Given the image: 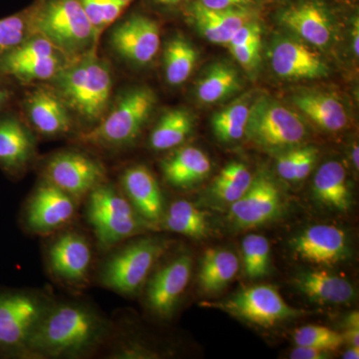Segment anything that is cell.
I'll list each match as a JSON object with an SVG mask.
<instances>
[{
    "mask_svg": "<svg viewBox=\"0 0 359 359\" xmlns=\"http://www.w3.org/2000/svg\"><path fill=\"white\" fill-rule=\"evenodd\" d=\"M108 334L109 323L95 309L78 302H51L30 340V358H81Z\"/></svg>",
    "mask_w": 359,
    "mask_h": 359,
    "instance_id": "1",
    "label": "cell"
},
{
    "mask_svg": "<svg viewBox=\"0 0 359 359\" xmlns=\"http://www.w3.org/2000/svg\"><path fill=\"white\" fill-rule=\"evenodd\" d=\"M50 82L72 117L88 130L101 121L109 108L113 73L109 63L95 51L71 61Z\"/></svg>",
    "mask_w": 359,
    "mask_h": 359,
    "instance_id": "2",
    "label": "cell"
},
{
    "mask_svg": "<svg viewBox=\"0 0 359 359\" xmlns=\"http://www.w3.org/2000/svg\"><path fill=\"white\" fill-rule=\"evenodd\" d=\"M33 29L71 61L95 51L98 35L79 0H35Z\"/></svg>",
    "mask_w": 359,
    "mask_h": 359,
    "instance_id": "3",
    "label": "cell"
},
{
    "mask_svg": "<svg viewBox=\"0 0 359 359\" xmlns=\"http://www.w3.org/2000/svg\"><path fill=\"white\" fill-rule=\"evenodd\" d=\"M156 104L157 96L149 87L126 89L111 102L101 121L84 132L79 140L109 150L131 145L150 120Z\"/></svg>",
    "mask_w": 359,
    "mask_h": 359,
    "instance_id": "4",
    "label": "cell"
},
{
    "mask_svg": "<svg viewBox=\"0 0 359 359\" xmlns=\"http://www.w3.org/2000/svg\"><path fill=\"white\" fill-rule=\"evenodd\" d=\"M86 215L103 249H110L151 229L135 211L126 196L109 184H101L87 196Z\"/></svg>",
    "mask_w": 359,
    "mask_h": 359,
    "instance_id": "5",
    "label": "cell"
},
{
    "mask_svg": "<svg viewBox=\"0 0 359 359\" xmlns=\"http://www.w3.org/2000/svg\"><path fill=\"white\" fill-rule=\"evenodd\" d=\"M50 304L27 290H0V358H30V340Z\"/></svg>",
    "mask_w": 359,
    "mask_h": 359,
    "instance_id": "6",
    "label": "cell"
},
{
    "mask_svg": "<svg viewBox=\"0 0 359 359\" xmlns=\"http://www.w3.org/2000/svg\"><path fill=\"white\" fill-rule=\"evenodd\" d=\"M167 242L146 238L124 245L103 264L99 280L104 287L131 295L142 289L148 276L166 250Z\"/></svg>",
    "mask_w": 359,
    "mask_h": 359,
    "instance_id": "7",
    "label": "cell"
},
{
    "mask_svg": "<svg viewBox=\"0 0 359 359\" xmlns=\"http://www.w3.org/2000/svg\"><path fill=\"white\" fill-rule=\"evenodd\" d=\"M245 135L266 150L287 151L304 141L306 127L294 111L261 98L250 106Z\"/></svg>",
    "mask_w": 359,
    "mask_h": 359,
    "instance_id": "8",
    "label": "cell"
},
{
    "mask_svg": "<svg viewBox=\"0 0 359 359\" xmlns=\"http://www.w3.org/2000/svg\"><path fill=\"white\" fill-rule=\"evenodd\" d=\"M71 62L57 47L35 33L0 57V73L18 83L51 81Z\"/></svg>",
    "mask_w": 359,
    "mask_h": 359,
    "instance_id": "9",
    "label": "cell"
},
{
    "mask_svg": "<svg viewBox=\"0 0 359 359\" xmlns=\"http://www.w3.org/2000/svg\"><path fill=\"white\" fill-rule=\"evenodd\" d=\"M43 175L45 181L77 201L105 183L106 179L105 168L98 160L77 151H63L51 156L45 163Z\"/></svg>",
    "mask_w": 359,
    "mask_h": 359,
    "instance_id": "10",
    "label": "cell"
},
{
    "mask_svg": "<svg viewBox=\"0 0 359 359\" xmlns=\"http://www.w3.org/2000/svg\"><path fill=\"white\" fill-rule=\"evenodd\" d=\"M109 44L116 55L130 65H148L159 52V23L145 14H130L113 25Z\"/></svg>",
    "mask_w": 359,
    "mask_h": 359,
    "instance_id": "11",
    "label": "cell"
},
{
    "mask_svg": "<svg viewBox=\"0 0 359 359\" xmlns=\"http://www.w3.org/2000/svg\"><path fill=\"white\" fill-rule=\"evenodd\" d=\"M221 309L264 327H273L280 321L299 318L302 314V311L287 304L271 285H254L241 290L223 302Z\"/></svg>",
    "mask_w": 359,
    "mask_h": 359,
    "instance_id": "12",
    "label": "cell"
},
{
    "mask_svg": "<svg viewBox=\"0 0 359 359\" xmlns=\"http://www.w3.org/2000/svg\"><path fill=\"white\" fill-rule=\"evenodd\" d=\"M76 211L75 198L44 180L26 203L23 219L32 233L49 235L69 223Z\"/></svg>",
    "mask_w": 359,
    "mask_h": 359,
    "instance_id": "13",
    "label": "cell"
},
{
    "mask_svg": "<svg viewBox=\"0 0 359 359\" xmlns=\"http://www.w3.org/2000/svg\"><path fill=\"white\" fill-rule=\"evenodd\" d=\"M52 275L70 285H82L88 280L93 250L82 233L67 231L52 241L47 250Z\"/></svg>",
    "mask_w": 359,
    "mask_h": 359,
    "instance_id": "14",
    "label": "cell"
},
{
    "mask_svg": "<svg viewBox=\"0 0 359 359\" xmlns=\"http://www.w3.org/2000/svg\"><path fill=\"white\" fill-rule=\"evenodd\" d=\"M192 259L188 255L175 257L158 269L149 280L145 299L148 309L161 318H170L188 287Z\"/></svg>",
    "mask_w": 359,
    "mask_h": 359,
    "instance_id": "15",
    "label": "cell"
},
{
    "mask_svg": "<svg viewBox=\"0 0 359 359\" xmlns=\"http://www.w3.org/2000/svg\"><path fill=\"white\" fill-rule=\"evenodd\" d=\"M21 105L30 126L42 136H65L72 129L70 111L50 86H39L28 92Z\"/></svg>",
    "mask_w": 359,
    "mask_h": 359,
    "instance_id": "16",
    "label": "cell"
},
{
    "mask_svg": "<svg viewBox=\"0 0 359 359\" xmlns=\"http://www.w3.org/2000/svg\"><path fill=\"white\" fill-rule=\"evenodd\" d=\"M35 153L32 131L11 109L0 113V169L13 178L21 176Z\"/></svg>",
    "mask_w": 359,
    "mask_h": 359,
    "instance_id": "17",
    "label": "cell"
},
{
    "mask_svg": "<svg viewBox=\"0 0 359 359\" xmlns=\"http://www.w3.org/2000/svg\"><path fill=\"white\" fill-rule=\"evenodd\" d=\"M282 210L280 194L268 177L252 180L245 195L231 205L230 218L242 229L254 228L276 218Z\"/></svg>",
    "mask_w": 359,
    "mask_h": 359,
    "instance_id": "18",
    "label": "cell"
},
{
    "mask_svg": "<svg viewBox=\"0 0 359 359\" xmlns=\"http://www.w3.org/2000/svg\"><path fill=\"white\" fill-rule=\"evenodd\" d=\"M124 195L144 221L155 228L164 219V200L154 175L143 165L125 170L121 178Z\"/></svg>",
    "mask_w": 359,
    "mask_h": 359,
    "instance_id": "19",
    "label": "cell"
},
{
    "mask_svg": "<svg viewBox=\"0 0 359 359\" xmlns=\"http://www.w3.org/2000/svg\"><path fill=\"white\" fill-rule=\"evenodd\" d=\"M271 67L287 79H313L327 76L328 67L318 52L292 39H283L271 49Z\"/></svg>",
    "mask_w": 359,
    "mask_h": 359,
    "instance_id": "20",
    "label": "cell"
},
{
    "mask_svg": "<svg viewBox=\"0 0 359 359\" xmlns=\"http://www.w3.org/2000/svg\"><path fill=\"white\" fill-rule=\"evenodd\" d=\"M294 249L309 263L332 266L346 257V233L330 224H316L295 238Z\"/></svg>",
    "mask_w": 359,
    "mask_h": 359,
    "instance_id": "21",
    "label": "cell"
},
{
    "mask_svg": "<svg viewBox=\"0 0 359 359\" xmlns=\"http://www.w3.org/2000/svg\"><path fill=\"white\" fill-rule=\"evenodd\" d=\"M192 18L201 34L215 44H229L241 26L254 20L249 8L215 11L195 2L191 8Z\"/></svg>",
    "mask_w": 359,
    "mask_h": 359,
    "instance_id": "22",
    "label": "cell"
},
{
    "mask_svg": "<svg viewBox=\"0 0 359 359\" xmlns=\"http://www.w3.org/2000/svg\"><path fill=\"white\" fill-rule=\"evenodd\" d=\"M280 20L304 41L314 46L325 47L332 39V27L327 14L314 2L289 7L283 11Z\"/></svg>",
    "mask_w": 359,
    "mask_h": 359,
    "instance_id": "23",
    "label": "cell"
},
{
    "mask_svg": "<svg viewBox=\"0 0 359 359\" xmlns=\"http://www.w3.org/2000/svg\"><path fill=\"white\" fill-rule=\"evenodd\" d=\"M162 171L170 185L190 188L210 174L211 161L200 149L182 148L163 161Z\"/></svg>",
    "mask_w": 359,
    "mask_h": 359,
    "instance_id": "24",
    "label": "cell"
},
{
    "mask_svg": "<svg viewBox=\"0 0 359 359\" xmlns=\"http://www.w3.org/2000/svg\"><path fill=\"white\" fill-rule=\"evenodd\" d=\"M295 285L302 294L321 304H342L353 301V285L339 276L325 271H311L301 273Z\"/></svg>",
    "mask_w": 359,
    "mask_h": 359,
    "instance_id": "25",
    "label": "cell"
},
{
    "mask_svg": "<svg viewBox=\"0 0 359 359\" xmlns=\"http://www.w3.org/2000/svg\"><path fill=\"white\" fill-rule=\"evenodd\" d=\"M292 100L294 105L321 129L337 132L348 123L344 105L330 94L311 92L294 96Z\"/></svg>",
    "mask_w": 359,
    "mask_h": 359,
    "instance_id": "26",
    "label": "cell"
},
{
    "mask_svg": "<svg viewBox=\"0 0 359 359\" xmlns=\"http://www.w3.org/2000/svg\"><path fill=\"white\" fill-rule=\"evenodd\" d=\"M313 192L316 199L332 209L346 212L351 207L346 172L337 161H330L318 170L313 179Z\"/></svg>",
    "mask_w": 359,
    "mask_h": 359,
    "instance_id": "27",
    "label": "cell"
},
{
    "mask_svg": "<svg viewBox=\"0 0 359 359\" xmlns=\"http://www.w3.org/2000/svg\"><path fill=\"white\" fill-rule=\"evenodd\" d=\"M240 263L238 257L226 249H210L201 263L199 283L207 294H218L237 275Z\"/></svg>",
    "mask_w": 359,
    "mask_h": 359,
    "instance_id": "28",
    "label": "cell"
},
{
    "mask_svg": "<svg viewBox=\"0 0 359 359\" xmlns=\"http://www.w3.org/2000/svg\"><path fill=\"white\" fill-rule=\"evenodd\" d=\"M193 130V118L189 111L177 108L168 110L150 135L149 143L155 151H166L178 147Z\"/></svg>",
    "mask_w": 359,
    "mask_h": 359,
    "instance_id": "29",
    "label": "cell"
},
{
    "mask_svg": "<svg viewBox=\"0 0 359 359\" xmlns=\"http://www.w3.org/2000/svg\"><path fill=\"white\" fill-rule=\"evenodd\" d=\"M240 74L228 63H216L209 68L197 85V97L203 103L223 101L242 87Z\"/></svg>",
    "mask_w": 359,
    "mask_h": 359,
    "instance_id": "30",
    "label": "cell"
},
{
    "mask_svg": "<svg viewBox=\"0 0 359 359\" xmlns=\"http://www.w3.org/2000/svg\"><path fill=\"white\" fill-rule=\"evenodd\" d=\"M198 53L190 42L177 35L168 41L164 51L165 77L172 86L183 84L192 74Z\"/></svg>",
    "mask_w": 359,
    "mask_h": 359,
    "instance_id": "31",
    "label": "cell"
},
{
    "mask_svg": "<svg viewBox=\"0 0 359 359\" xmlns=\"http://www.w3.org/2000/svg\"><path fill=\"white\" fill-rule=\"evenodd\" d=\"M163 222L168 230L196 240L207 237L209 233L205 212L185 200L176 201L170 205Z\"/></svg>",
    "mask_w": 359,
    "mask_h": 359,
    "instance_id": "32",
    "label": "cell"
},
{
    "mask_svg": "<svg viewBox=\"0 0 359 359\" xmlns=\"http://www.w3.org/2000/svg\"><path fill=\"white\" fill-rule=\"evenodd\" d=\"M252 175L242 163L231 162L222 170L212 186V195L228 204L240 200L252 183Z\"/></svg>",
    "mask_w": 359,
    "mask_h": 359,
    "instance_id": "33",
    "label": "cell"
},
{
    "mask_svg": "<svg viewBox=\"0 0 359 359\" xmlns=\"http://www.w3.org/2000/svg\"><path fill=\"white\" fill-rule=\"evenodd\" d=\"M250 105L241 100L231 104L212 117V131L219 141L231 143L242 139L250 115Z\"/></svg>",
    "mask_w": 359,
    "mask_h": 359,
    "instance_id": "34",
    "label": "cell"
},
{
    "mask_svg": "<svg viewBox=\"0 0 359 359\" xmlns=\"http://www.w3.org/2000/svg\"><path fill=\"white\" fill-rule=\"evenodd\" d=\"M35 34L33 29V4L20 13L0 18V57Z\"/></svg>",
    "mask_w": 359,
    "mask_h": 359,
    "instance_id": "35",
    "label": "cell"
},
{
    "mask_svg": "<svg viewBox=\"0 0 359 359\" xmlns=\"http://www.w3.org/2000/svg\"><path fill=\"white\" fill-rule=\"evenodd\" d=\"M135 0H79L97 35L120 20Z\"/></svg>",
    "mask_w": 359,
    "mask_h": 359,
    "instance_id": "36",
    "label": "cell"
},
{
    "mask_svg": "<svg viewBox=\"0 0 359 359\" xmlns=\"http://www.w3.org/2000/svg\"><path fill=\"white\" fill-rule=\"evenodd\" d=\"M245 275L250 280H257L268 275L271 266V247L268 238L252 233L247 236L242 244Z\"/></svg>",
    "mask_w": 359,
    "mask_h": 359,
    "instance_id": "37",
    "label": "cell"
},
{
    "mask_svg": "<svg viewBox=\"0 0 359 359\" xmlns=\"http://www.w3.org/2000/svg\"><path fill=\"white\" fill-rule=\"evenodd\" d=\"M294 339L297 346L316 347L327 351H337L344 344L342 334L320 325L297 328Z\"/></svg>",
    "mask_w": 359,
    "mask_h": 359,
    "instance_id": "38",
    "label": "cell"
},
{
    "mask_svg": "<svg viewBox=\"0 0 359 359\" xmlns=\"http://www.w3.org/2000/svg\"><path fill=\"white\" fill-rule=\"evenodd\" d=\"M231 54L243 67L252 70L259 61L261 39L254 40L249 43L230 46Z\"/></svg>",
    "mask_w": 359,
    "mask_h": 359,
    "instance_id": "39",
    "label": "cell"
},
{
    "mask_svg": "<svg viewBox=\"0 0 359 359\" xmlns=\"http://www.w3.org/2000/svg\"><path fill=\"white\" fill-rule=\"evenodd\" d=\"M318 158V151L313 147L299 149V155L295 166L294 182L306 179L313 170L314 163Z\"/></svg>",
    "mask_w": 359,
    "mask_h": 359,
    "instance_id": "40",
    "label": "cell"
},
{
    "mask_svg": "<svg viewBox=\"0 0 359 359\" xmlns=\"http://www.w3.org/2000/svg\"><path fill=\"white\" fill-rule=\"evenodd\" d=\"M261 25L255 20H250L238 28L228 45L229 46H238V45L247 44L254 40L261 39Z\"/></svg>",
    "mask_w": 359,
    "mask_h": 359,
    "instance_id": "41",
    "label": "cell"
},
{
    "mask_svg": "<svg viewBox=\"0 0 359 359\" xmlns=\"http://www.w3.org/2000/svg\"><path fill=\"white\" fill-rule=\"evenodd\" d=\"M299 149L292 148L285 151L278 160V173L283 179L294 182L295 166L299 155Z\"/></svg>",
    "mask_w": 359,
    "mask_h": 359,
    "instance_id": "42",
    "label": "cell"
},
{
    "mask_svg": "<svg viewBox=\"0 0 359 359\" xmlns=\"http://www.w3.org/2000/svg\"><path fill=\"white\" fill-rule=\"evenodd\" d=\"M15 97L14 82L0 73V113L11 109Z\"/></svg>",
    "mask_w": 359,
    "mask_h": 359,
    "instance_id": "43",
    "label": "cell"
},
{
    "mask_svg": "<svg viewBox=\"0 0 359 359\" xmlns=\"http://www.w3.org/2000/svg\"><path fill=\"white\" fill-rule=\"evenodd\" d=\"M199 4L215 11L224 9L249 8L254 4L252 0H199Z\"/></svg>",
    "mask_w": 359,
    "mask_h": 359,
    "instance_id": "44",
    "label": "cell"
},
{
    "mask_svg": "<svg viewBox=\"0 0 359 359\" xmlns=\"http://www.w3.org/2000/svg\"><path fill=\"white\" fill-rule=\"evenodd\" d=\"M330 355V351L316 347L297 346L290 353V358L292 359H325Z\"/></svg>",
    "mask_w": 359,
    "mask_h": 359,
    "instance_id": "45",
    "label": "cell"
},
{
    "mask_svg": "<svg viewBox=\"0 0 359 359\" xmlns=\"http://www.w3.org/2000/svg\"><path fill=\"white\" fill-rule=\"evenodd\" d=\"M344 342H347L351 346H359V328H347L346 332L342 334Z\"/></svg>",
    "mask_w": 359,
    "mask_h": 359,
    "instance_id": "46",
    "label": "cell"
},
{
    "mask_svg": "<svg viewBox=\"0 0 359 359\" xmlns=\"http://www.w3.org/2000/svg\"><path fill=\"white\" fill-rule=\"evenodd\" d=\"M186 0H151L156 6L163 7V8H174L181 6Z\"/></svg>",
    "mask_w": 359,
    "mask_h": 359,
    "instance_id": "47",
    "label": "cell"
},
{
    "mask_svg": "<svg viewBox=\"0 0 359 359\" xmlns=\"http://www.w3.org/2000/svg\"><path fill=\"white\" fill-rule=\"evenodd\" d=\"M353 49L356 57L359 55V23L358 20L356 18L355 22L353 25Z\"/></svg>",
    "mask_w": 359,
    "mask_h": 359,
    "instance_id": "48",
    "label": "cell"
},
{
    "mask_svg": "<svg viewBox=\"0 0 359 359\" xmlns=\"http://www.w3.org/2000/svg\"><path fill=\"white\" fill-rule=\"evenodd\" d=\"M346 325L347 328H359V313L358 311H353L347 316Z\"/></svg>",
    "mask_w": 359,
    "mask_h": 359,
    "instance_id": "49",
    "label": "cell"
},
{
    "mask_svg": "<svg viewBox=\"0 0 359 359\" xmlns=\"http://www.w3.org/2000/svg\"><path fill=\"white\" fill-rule=\"evenodd\" d=\"M344 359H358L359 358V346H351L347 349L342 356Z\"/></svg>",
    "mask_w": 359,
    "mask_h": 359,
    "instance_id": "50",
    "label": "cell"
},
{
    "mask_svg": "<svg viewBox=\"0 0 359 359\" xmlns=\"http://www.w3.org/2000/svg\"><path fill=\"white\" fill-rule=\"evenodd\" d=\"M359 148L358 144H354L353 147V151H351V159H353V163L354 167L356 168V170H358L359 168Z\"/></svg>",
    "mask_w": 359,
    "mask_h": 359,
    "instance_id": "51",
    "label": "cell"
}]
</instances>
